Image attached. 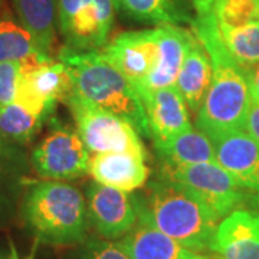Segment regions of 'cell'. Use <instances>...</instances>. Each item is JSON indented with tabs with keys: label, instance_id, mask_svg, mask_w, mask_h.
<instances>
[{
	"label": "cell",
	"instance_id": "obj_1",
	"mask_svg": "<svg viewBox=\"0 0 259 259\" xmlns=\"http://www.w3.org/2000/svg\"><path fill=\"white\" fill-rule=\"evenodd\" d=\"M194 35L202 42L210 58L212 81L199 112L196 128L209 139L246 130V120L252 95L248 74L232 58L223 44L214 13L196 16L192 20Z\"/></svg>",
	"mask_w": 259,
	"mask_h": 259
},
{
	"label": "cell",
	"instance_id": "obj_2",
	"mask_svg": "<svg viewBox=\"0 0 259 259\" xmlns=\"http://www.w3.org/2000/svg\"><path fill=\"white\" fill-rule=\"evenodd\" d=\"M137 200L139 218L196 252L212 250L221 218L185 186L158 177L148 183L146 199Z\"/></svg>",
	"mask_w": 259,
	"mask_h": 259
},
{
	"label": "cell",
	"instance_id": "obj_3",
	"mask_svg": "<svg viewBox=\"0 0 259 259\" xmlns=\"http://www.w3.org/2000/svg\"><path fill=\"white\" fill-rule=\"evenodd\" d=\"M58 59L68 68L72 93L83 101L114 112L134 125L140 136L150 137L144 105L137 90L104 56L101 51L79 52L61 48Z\"/></svg>",
	"mask_w": 259,
	"mask_h": 259
},
{
	"label": "cell",
	"instance_id": "obj_4",
	"mask_svg": "<svg viewBox=\"0 0 259 259\" xmlns=\"http://www.w3.org/2000/svg\"><path fill=\"white\" fill-rule=\"evenodd\" d=\"M20 214L37 241L68 246L85 241L88 210L82 193L66 182L42 180L29 183Z\"/></svg>",
	"mask_w": 259,
	"mask_h": 259
},
{
	"label": "cell",
	"instance_id": "obj_5",
	"mask_svg": "<svg viewBox=\"0 0 259 259\" xmlns=\"http://www.w3.org/2000/svg\"><path fill=\"white\" fill-rule=\"evenodd\" d=\"M74 117L76 133L88 151L98 153H134L147 158L140 134L134 125L114 112L102 110L71 93L65 100Z\"/></svg>",
	"mask_w": 259,
	"mask_h": 259
},
{
	"label": "cell",
	"instance_id": "obj_6",
	"mask_svg": "<svg viewBox=\"0 0 259 259\" xmlns=\"http://www.w3.org/2000/svg\"><path fill=\"white\" fill-rule=\"evenodd\" d=\"M114 0H58V28L65 47L79 52L101 51L114 23Z\"/></svg>",
	"mask_w": 259,
	"mask_h": 259
},
{
	"label": "cell",
	"instance_id": "obj_7",
	"mask_svg": "<svg viewBox=\"0 0 259 259\" xmlns=\"http://www.w3.org/2000/svg\"><path fill=\"white\" fill-rule=\"evenodd\" d=\"M161 179L185 186L200 197L221 219L239 209L250 196L218 163L190 166H161Z\"/></svg>",
	"mask_w": 259,
	"mask_h": 259
},
{
	"label": "cell",
	"instance_id": "obj_8",
	"mask_svg": "<svg viewBox=\"0 0 259 259\" xmlns=\"http://www.w3.org/2000/svg\"><path fill=\"white\" fill-rule=\"evenodd\" d=\"M90 151L79 134L55 124L30 154V166L37 176L48 180H74L88 173Z\"/></svg>",
	"mask_w": 259,
	"mask_h": 259
},
{
	"label": "cell",
	"instance_id": "obj_9",
	"mask_svg": "<svg viewBox=\"0 0 259 259\" xmlns=\"http://www.w3.org/2000/svg\"><path fill=\"white\" fill-rule=\"evenodd\" d=\"M68 68L56 58L22 62V75L15 101L29 111L47 118L59 101L72 93Z\"/></svg>",
	"mask_w": 259,
	"mask_h": 259
},
{
	"label": "cell",
	"instance_id": "obj_10",
	"mask_svg": "<svg viewBox=\"0 0 259 259\" xmlns=\"http://www.w3.org/2000/svg\"><path fill=\"white\" fill-rule=\"evenodd\" d=\"M88 221L104 239H121L139 222L137 200L127 192L93 183L87 189Z\"/></svg>",
	"mask_w": 259,
	"mask_h": 259
},
{
	"label": "cell",
	"instance_id": "obj_11",
	"mask_svg": "<svg viewBox=\"0 0 259 259\" xmlns=\"http://www.w3.org/2000/svg\"><path fill=\"white\" fill-rule=\"evenodd\" d=\"M101 52L136 90H140L157 64L156 28L122 32L108 42Z\"/></svg>",
	"mask_w": 259,
	"mask_h": 259
},
{
	"label": "cell",
	"instance_id": "obj_12",
	"mask_svg": "<svg viewBox=\"0 0 259 259\" xmlns=\"http://www.w3.org/2000/svg\"><path fill=\"white\" fill-rule=\"evenodd\" d=\"M216 161L242 189L259 200V146L246 130L226 134L213 141Z\"/></svg>",
	"mask_w": 259,
	"mask_h": 259
},
{
	"label": "cell",
	"instance_id": "obj_13",
	"mask_svg": "<svg viewBox=\"0 0 259 259\" xmlns=\"http://www.w3.org/2000/svg\"><path fill=\"white\" fill-rule=\"evenodd\" d=\"M147 117L150 139L161 141L192 128L190 110L176 85L140 94Z\"/></svg>",
	"mask_w": 259,
	"mask_h": 259
},
{
	"label": "cell",
	"instance_id": "obj_14",
	"mask_svg": "<svg viewBox=\"0 0 259 259\" xmlns=\"http://www.w3.org/2000/svg\"><path fill=\"white\" fill-rule=\"evenodd\" d=\"M212 252L221 259H259V210L235 209L219 222Z\"/></svg>",
	"mask_w": 259,
	"mask_h": 259
},
{
	"label": "cell",
	"instance_id": "obj_15",
	"mask_svg": "<svg viewBox=\"0 0 259 259\" xmlns=\"http://www.w3.org/2000/svg\"><path fill=\"white\" fill-rule=\"evenodd\" d=\"M156 33L158 49L157 64L144 85L137 90L139 95L176 83L177 75L194 37L193 30L182 28L179 25L156 26Z\"/></svg>",
	"mask_w": 259,
	"mask_h": 259
},
{
	"label": "cell",
	"instance_id": "obj_16",
	"mask_svg": "<svg viewBox=\"0 0 259 259\" xmlns=\"http://www.w3.org/2000/svg\"><path fill=\"white\" fill-rule=\"evenodd\" d=\"M146 160L134 153H98L90 157L88 173L100 185L131 193L147 183Z\"/></svg>",
	"mask_w": 259,
	"mask_h": 259
},
{
	"label": "cell",
	"instance_id": "obj_17",
	"mask_svg": "<svg viewBox=\"0 0 259 259\" xmlns=\"http://www.w3.org/2000/svg\"><path fill=\"white\" fill-rule=\"evenodd\" d=\"M118 243L130 259H213L207 253L186 248L141 218Z\"/></svg>",
	"mask_w": 259,
	"mask_h": 259
},
{
	"label": "cell",
	"instance_id": "obj_18",
	"mask_svg": "<svg viewBox=\"0 0 259 259\" xmlns=\"http://www.w3.org/2000/svg\"><path fill=\"white\" fill-rule=\"evenodd\" d=\"M194 33V32H193ZM212 81V64L202 42L194 35L177 75V90L182 93L189 110L197 114Z\"/></svg>",
	"mask_w": 259,
	"mask_h": 259
},
{
	"label": "cell",
	"instance_id": "obj_19",
	"mask_svg": "<svg viewBox=\"0 0 259 259\" xmlns=\"http://www.w3.org/2000/svg\"><path fill=\"white\" fill-rule=\"evenodd\" d=\"M153 144L158 158L161 160V166L179 167L218 163L212 140L193 127L171 139L153 141Z\"/></svg>",
	"mask_w": 259,
	"mask_h": 259
},
{
	"label": "cell",
	"instance_id": "obj_20",
	"mask_svg": "<svg viewBox=\"0 0 259 259\" xmlns=\"http://www.w3.org/2000/svg\"><path fill=\"white\" fill-rule=\"evenodd\" d=\"M18 20L33 36L44 55L54 58L58 0H12Z\"/></svg>",
	"mask_w": 259,
	"mask_h": 259
},
{
	"label": "cell",
	"instance_id": "obj_21",
	"mask_svg": "<svg viewBox=\"0 0 259 259\" xmlns=\"http://www.w3.org/2000/svg\"><path fill=\"white\" fill-rule=\"evenodd\" d=\"M30 158L23 146L5 139L0 134V207L10 206L19 197L20 190L28 186Z\"/></svg>",
	"mask_w": 259,
	"mask_h": 259
},
{
	"label": "cell",
	"instance_id": "obj_22",
	"mask_svg": "<svg viewBox=\"0 0 259 259\" xmlns=\"http://www.w3.org/2000/svg\"><path fill=\"white\" fill-rule=\"evenodd\" d=\"M115 8L141 23L150 25H183L192 23L182 0H114Z\"/></svg>",
	"mask_w": 259,
	"mask_h": 259
},
{
	"label": "cell",
	"instance_id": "obj_23",
	"mask_svg": "<svg viewBox=\"0 0 259 259\" xmlns=\"http://www.w3.org/2000/svg\"><path fill=\"white\" fill-rule=\"evenodd\" d=\"M48 58L18 18L9 15L0 18V62H28Z\"/></svg>",
	"mask_w": 259,
	"mask_h": 259
},
{
	"label": "cell",
	"instance_id": "obj_24",
	"mask_svg": "<svg viewBox=\"0 0 259 259\" xmlns=\"http://www.w3.org/2000/svg\"><path fill=\"white\" fill-rule=\"evenodd\" d=\"M45 120L16 101L0 105V134L19 146L35 139Z\"/></svg>",
	"mask_w": 259,
	"mask_h": 259
},
{
	"label": "cell",
	"instance_id": "obj_25",
	"mask_svg": "<svg viewBox=\"0 0 259 259\" xmlns=\"http://www.w3.org/2000/svg\"><path fill=\"white\" fill-rule=\"evenodd\" d=\"M219 29L223 44L245 72H249L259 64V20L239 28L219 25Z\"/></svg>",
	"mask_w": 259,
	"mask_h": 259
},
{
	"label": "cell",
	"instance_id": "obj_26",
	"mask_svg": "<svg viewBox=\"0 0 259 259\" xmlns=\"http://www.w3.org/2000/svg\"><path fill=\"white\" fill-rule=\"evenodd\" d=\"M221 26L239 28L259 20L258 0H219L213 10Z\"/></svg>",
	"mask_w": 259,
	"mask_h": 259
},
{
	"label": "cell",
	"instance_id": "obj_27",
	"mask_svg": "<svg viewBox=\"0 0 259 259\" xmlns=\"http://www.w3.org/2000/svg\"><path fill=\"white\" fill-rule=\"evenodd\" d=\"M82 259H130L118 242L91 238L83 246Z\"/></svg>",
	"mask_w": 259,
	"mask_h": 259
},
{
	"label": "cell",
	"instance_id": "obj_28",
	"mask_svg": "<svg viewBox=\"0 0 259 259\" xmlns=\"http://www.w3.org/2000/svg\"><path fill=\"white\" fill-rule=\"evenodd\" d=\"M22 75V62H0V105L15 101Z\"/></svg>",
	"mask_w": 259,
	"mask_h": 259
},
{
	"label": "cell",
	"instance_id": "obj_29",
	"mask_svg": "<svg viewBox=\"0 0 259 259\" xmlns=\"http://www.w3.org/2000/svg\"><path fill=\"white\" fill-rule=\"evenodd\" d=\"M246 131L259 146V101H256L255 98L250 100L249 112H248V120H246Z\"/></svg>",
	"mask_w": 259,
	"mask_h": 259
},
{
	"label": "cell",
	"instance_id": "obj_30",
	"mask_svg": "<svg viewBox=\"0 0 259 259\" xmlns=\"http://www.w3.org/2000/svg\"><path fill=\"white\" fill-rule=\"evenodd\" d=\"M218 2L219 0H192V5L196 10V16H206L213 13Z\"/></svg>",
	"mask_w": 259,
	"mask_h": 259
},
{
	"label": "cell",
	"instance_id": "obj_31",
	"mask_svg": "<svg viewBox=\"0 0 259 259\" xmlns=\"http://www.w3.org/2000/svg\"><path fill=\"white\" fill-rule=\"evenodd\" d=\"M246 74H248V81H249L250 95H252V98L259 101V64Z\"/></svg>",
	"mask_w": 259,
	"mask_h": 259
},
{
	"label": "cell",
	"instance_id": "obj_32",
	"mask_svg": "<svg viewBox=\"0 0 259 259\" xmlns=\"http://www.w3.org/2000/svg\"><path fill=\"white\" fill-rule=\"evenodd\" d=\"M12 259H19L18 253H16V249H15L13 245H12Z\"/></svg>",
	"mask_w": 259,
	"mask_h": 259
},
{
	"label": "cell",
	"instance_id": "obj_33",
	"mask_svg": "<svg viewBox=\"0 0 259 259\" xmlns=\"http://www.w3.org/2000/svg\"><path fill=\"white\" fill-rule=\"evenodd\" d=\"M0 259H12V256H6V255L0 253Z\"/></svg>",
	"mask_w": 259,
	"mask_h": 259
},
{
	"label": "cell",
	"instance_id": "obj_34",
	"mask_svg": "<svg viewBox=\"0 0 259 259\" xmlns=\"http://www.w3.org/2000/svg\"><path fill=\"white\" fill-rule=\"evenodd\" d=\"M255 206H259V200H256V203H255Z\"/></svg>",
	"mask_w": 259,
	"mask_h": 259
},
{
	"label": "cell",
	"instance_id": "obj_35",
	"mask_svg": "<svg viewBox=\"0 0 259 259\" xmlns=\"http://www.w3.org/2000/svg\"><path fill=\"white\" fill-rule=\"evenodd\" d=\"M258 3H259V0H258Z\"/></svg>",
	"mask_w": 259,
	"mask_h": 259
}]
</instances>
